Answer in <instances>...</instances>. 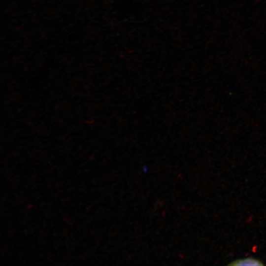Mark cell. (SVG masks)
Returning <instances> with one entry per match:
<instances>
[{
    "mask_svg": "<svg viewBox=\"0 0 266 266\" xmlns=\"http://www.w3.org/2000/svg\"><path fill=\"white\" fill-rule=\"evenodd\" d=\"M264 265L261 261L251 257L237 259L228 264L231 266H261Z\"/></svg>",
    "mask_w": 266,
    "mask_h": 266,
    "instance_id": "obj_1",
    "label": "cell"
}]
</instances>
